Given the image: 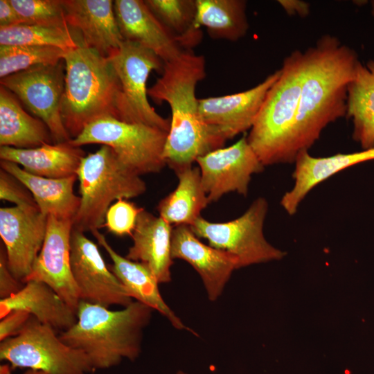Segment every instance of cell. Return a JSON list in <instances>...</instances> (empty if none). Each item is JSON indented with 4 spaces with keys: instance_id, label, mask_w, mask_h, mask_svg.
Returning <instances> with one entry per match:
<instances>
[{
    "instance_id": "60d3db41",
    "label": "cell",
    "mask_w": 374,
    "mask_h": 374,
    "mask_svg": "<svg viewBox=\"0 0 374 374\" xmlns=\"http://www.w3.org/2000/svg\"><path fill=\"white\" fill-rule=\"evenodd\" d=\"M371 14L374 17V0L371 1Z\"/></svg>"
},
{
    "instance_id": "1f68e13d",
    "label": "cell",
    "mask_w": 374,
    "mask_h": 374,
    "mask_svg": "<svg viewBox=\"0 0 374 374\" xmlns=\"http://www.w3.org/2000/svg\"><path fill=\"white\" fill-rule=\"evenodd\" d=\"M66 52L49 46H0V77L35 66L57 64L64 60Z\"/></svg>"
},
{
    "instance_id": "83f0119b",
    "label": "cell",
    "mask_w": 374,
    "mask_h": 374,
    "mask_svg": "<svg viewBox=\"0 0 374 374\" xmlns=\"http://www.w3.org/2000/svg\"><path fill=\"white\" fill-rule=\"evenodd\" d=\"M352 137L363 150L374 148V60L358 63L347 89L346 114Z\"/></svg>"
},
{
    "instance_id": "f35d334b",
    "label": "cell",
    "mask_w": 374,
    "mask_h": 374,
    "mask_svg": "<svg viewBox=\"0 0 374 374\" xmlns=\"http://www.w3.org/2000/svg\"><path fill=\"white\" fill-rule=\"evenodd\" d=\"M290 16L305 17L310 14V4L301 0H279L277 1Z\"/></svg>"
},
{
    "instance_id": "9c48e42d",
    "label": "cell",
    "mask_w": 374,
    "mask_h": 374,
    "mask_svg": "<svg viewBox=\"0 0 374 374\" xmlns=\"http://www.w3.org/2000/svg\"><path fill=\"white\" fill-rule=\"evenodd\" d=\"M268 211L265 198L258 197L239 217L225 222H211L199 217L190 226L209 245L234 256L238 269L283 259L287 254L269 244L263 234Z\"/></svg>"
},
{
    "instance_id": "4fadbf2b",
    "label": "cell",
    "mask_w": 374,
    "mask_h": 374,
    "mask_svg": "<svg viewBox=\"0 0 374 374\" xmlns=\"http://www.w3.org/2000/svg\"><path fill=\"white\" fill-rule=\"evenodd\" d=\"M196 162L210 202L232 192L246 196L251 176L265 168L245 134L232 145L215 150L198 158Z\"/></svg>"
},
{
    "instance_id": "9a60e30c",
    "label": "cell",
    "mask_w": 374,
    "mask_h": 374,
    "mask_svg": "<svg viewBox=\"0 0 374 374\" xmlns=\"http://www.w3.org/2000/svg\"><path fill=\"white\" fill-rule=\"evenodd\" d=\"M73 222L48 216L42 248L24 283L30 280L50 286L77 312L80 301L71 267V235Z\"/></svg>"
},
{
    "instance_id": "484cf974",
    "label": "cell",
    "mask_w": 374,
    "mask_h": 374,
    "mask_svg": "<svg viewBox=\"0 0 374 374\" xmlns=\"http://www.w3.org/2000/svg\"><path fill=\"white\" fill-rule=\"evenodd\" d=\"M47 143H53V141L46 124L28 114L17 96L1 85V146L33 148Z\"/></svg>"
},
{
    "instance_id": "44dd1931",
    "label": "cell",
    "mask_w": 374,
    "mask_h": 374,
    "mask_svg": "<svg viewBox=\"0 0 374 374\" xmlns=\"http://www.w3.org/2000/svg\"><path fill=\"white\" fill-rule=\"evenodd\" d=\"M172 226L144 208L140 211L126 258L148 266L159 283L171 281Z\"/></svg>"
},
{
    "instance_id": "d590c367",
    "label": "cell",
    "mask_w": 374,
    "mask_h": 374,
    "mask_svg": "<svg viewBox=\"0 0 374 374\" xmlns=\"http://www.w3.org/2000/svg\"><path fill=\"white\" fill-rule=\"evenodd\" d=\"M24 283L18 280L11 273L8 266L6 251L4 246L0 248V298L10 296L18 292Z\"/></svg>"
},
{
    "instance_id": "ab89813d",
    "label": "cell",
    "mask_w": 374,
    "mask_h": 374,
    "mask_svg": "<svg viewBox=\"0 0 374 374\" xmlns=\"http://www.w3.org/2000/svg\"><path fill=\"white\" fill-rule=\"evenodd\" d=\"M0 374H10V366L8 364L1 365ZM24 374H46L43 371L28 369Z\"/></svg>"
},
{
    "instance_id": "d6986e66",
    "label": "cell",
    "mask_w": 374,
    "mask_h": 374,
    "mask_svg": "<svg viewBox=\"0 0 374 374\" xmlns=\"http://www.w3.org/2000/svg\"><path fill=\"white\" fill-rule=\"evenodd\" d=\"M66 23L80 31L82 46L104 57L117 49L124 39L112 0H62Z\"/></svg>"
},
{
    "instance_id": "8992f818",
    "label": "cell",
    "mask_w": 374,
    "mask_h": 374,
    "mask_svg": "<svg viewBox=\"0 0 374 374\" xmlns=\"http://www.w3.org/2000/svg\"><path fill=\"white\" fill-rule=\"evenodd\" d=\"M77 177L80 204L73 229L84 233L104 226L112 202L139 197L146 190L140 175L124 166L107 145L82 159Z\"/></svg>"
},
{
    "instance_id": "ba28073f",
    "label": "cell",
    "mask_w": 374,
    "mask_h": 374,
    "mask_svg": "<svg viewBox=\"0 0 374 374\" xmlns=\"http://www.w3.org/2000/svg\"><path fill=\"white\" fill-rule=\"evenodd\" d=\"M0 359L12 368L46 374H88L94 370L84 352L64 343L57 331L32 315L18 335L1 341Z\"/></svg>"
},
{
    "instance_id": "4dcf8cb0",
    "label": "cell",
    "mask_w": 374,
    "mask_h": 374,
    "mask_svg": "<svg viewBox=\"0 0 374 374\" xmlns=\"http://www.w3.org/2000/svg\"><path fill=\"white\" fill-rule=\"evenodd\" d=\"M0 46H49L68 51L78 44L69 29L20 24L0 26Z\"/></svg>"
},
{
    "instance_id": "cb8c5ba5",
    "label": "cell",
    "mask_w": 374,
    "mask_h": 374,
    "mask_svg": "<svg viewBox=\"0 0 374 374\" xmlns=\"http://www.w3.org/2000/svg\"><path fill=\"white\" fill-rule=\"evenodd\" d=\"M85 156L81 147L71 145L69 141L33 148H0L1 160L15 163L30 174L54 179L77 175Z\"/></svg>"
},
{
    "instance_id": "2e32d148",
    "label": "cell",
    "mask_w": 374,
    "mask_h": 374,
    "mask_svg": "<svg viewBox=\"0 0 374 374\" xmlns=\"http://www.w3.org/2000/svg\"><path fill=\"white\" fill-rule=\"evenodd\" d=\"M280 73L279 69L256 86L242 92L199 99L202 119L226 140L250 130Z\"/></svg>"
},
{
    "instance_id": "d4e9b609",
    "label": "cell",
    "mask_w": 374,
    "mask_h": 374,
    "mask_svg": "<svg viewBox=\"0 0 374 374\" xmlns=\"http://www.w3.org/2000/svg\"><path fill=\"white\" fill-rule=\"evenodd\" d=\"M0 166L28 188L43 215L73 222L80 204V196L73 191L77 175L47 178L30 174L10 161L1 160Z\"/></svg>"
},
{
    "instance_id": "6da1fadb",
    "label": "cell",
    "mask_w": 374,
    "mask_h": 374,
    "mask_svg": "<svg viewBox=\"0 0 374 374\" xmlns=\"http://www.w3.org/2000/svg\"><path fill=\"white\" fill-rule=\"evenodd\" d=\"M305 66L290 157L308 151L330 123L346 114L348 84L359 60L352 48L335 36H321L304 51Z\"/></svg>"
},
{
    "instance_id": "8fae6325",
    "label": "cell",
    "mask_w": 374,
    "mask_h": 374,
    "mask_svg": "<svg viewBox=\"0 0 374 374\" xmlns=\"http://www.w3.org/2000/svg\"><path fill=\"white\" fill-rule=\"evenodd\" d=\"M62 62L38 65L3 78L0 84L48 128L53 143L71 140L62 118L65 73Z\"/></svg>"
},
{
    "instance_id": "ac0fdd59",
    "label": "cell",
    "mask_w": 374,
    "mask_h": 374,
    "mask_svg": "<svg viewBox=\"0 0 374 374\" xmlns=\"http://www.w3.org/2000/svg\"><path fill=\"white\" fill-rule=\"evenodd\" d=\"M114 10L124 41L149 49L163 62L177 58L184 51L145 1L116 0Z\"/></svg>"
},
{
    "instance_id": "b9f144b4",
    "label": "cell",
    "mask_w": 374,
    "mask_h": 374,
    "mask_svg": "<svg viewBox=\"0 0 374 374\" xmlns=\"http://www.w3.org/2000/svg\"><path fill=\"white\" fill-rule=\"evenodd\" d=\"M177 374H186V373H185L184 372L180 371L177 372Z\"/></svg>"
},
{
    "instance_id": "7c38bea8",
    "label": "cell",
    "mask_w": 374,
    "mask_h": 374,
    "mask_svg": "<svg viewBox=\"0 0 374 374\" xmlns=\"http://www.w3.org/2000/svg\"><path fill=\"white\" fill-rule=\"evenodd\" d=\"M71 267L80 301L107 308L125 307L133 301L107 267L97 245L75 229L71 235Z\"/></svg>"
},
{
    "instance_id": "7a4b0ae2",
    "label": "cell",
    "mask_w": 374,
    "mask_h": 374,
    "mask_svg": "<svg viewBox=\"0 0 374 374\" xmlns=\"http://www.w3.org/2000/svg\"><path fill=\"white\" fill-rule=\"evenodd\" d=\"M205 76L204 57L184 50L177 58L164 62L161 77L148 89V96L156 103L166 102L170 107L163 157L175 172L192 166L198 158L222 148L226 141L201 118L195 89Z\"/></svg>"
},
{
    "instance_id": "8d00e7d4",
    "label": "cell",
    "mask_w": 374,
    "mask_h": 374,
    "mask_svg": "<svg viewBox=\"0 0 374 374\" xmlns=\"http://www.w3.org/2000/svg\"><path fill=\"white\" fill-rule=\"evenodd\" d=\"M31 315L24 310H14L1 319L0 341L18 335Z\"/></svg>"
},
{
    "instance_id": "f1b7e54d",
    "label": "cell",
    "mask_w": 374,
    "mask_h": 374,
    "mask_svg": "<svg viewBox=\"0 0 374 374\" xmlns=\"http://www.w3.org/2000/svg\"><path fill=\"white\" fill-rule=\"evenodd\" d=\"M246 8L244 0H196L194 26L205 27L212 38L238 41L249 29Z\"/></svg>"
},
{
    "instance_id": "3957f363",
    "label": "cell",
    "mask_w": 374,
    "mask_h": 374,
    "mask_svg": "<svg viewBox=\"0 0 374 374\" xmlns=\"http://www.w3.org/2000/svg\"><path fill=\"white\" fill-rule=\"evenodd\" d=\"M152 311L137 301L119 310L80 301L77 321L59 337L84 352L94 370L110 368L123 359L134 361L139 356Z\"/></svg>"
},
{
    "instance_id": "603a6c76",
    "label": "cell",
    "mask_w": 374,
    "mask_h": 374,
    "mask_svg": "<svg viewBox=\"0 0 374 374\" xmlns=\"http://www.w3.org/2000/svg\"><path fill=\"white\" fill-rule=\"evenodd\" d=\"M14 310H24L60 332L77 321L76 311L50 286L35 280L26 281L16 294L0 299V319Z\"/></svg>"
},
{
    "instance_id": "74e56055",
    "label": "cell",
    "mask_w": 374,
    "mask_h": 374,
    "mask_svg": "<svg viewBox=\"0 0 374 374\" xmlns=\"http://www.w3.org/2000/svg\"><path fill=\"white\" fill-rule=\"evenodd\" d=\"M20 24H26V23L12 6L10 0H0V26Z\"/></svg>"
},
{
    "instance_id": "e0dca14e",
    "label": "cell",
    "mask_w": 374,
    "mask_h": 374,
    "mask_svg": "<svg viewBox=\"0 0 374 374\" xmlns=\"http://www.w3.org/2000/svg\"><path fill=\"white\" fill-rule=\"evenodd\" d=\"M171 255L172 259L184 260L196 270L212 301L221 295L233 271L238 269L234 256L204 244L188 225L172 229Z\"/></svg>"
},
{
    "instance_id": "7402d4cb",
    "label": "cell",
    "mask_w": 374,
    "mask_h": 374,
    "mask_svg": "<svg viewBox=\"0 0 374 374\" xmlns=\"http://www.w3.org/2000/svg\"><path fill=\"white\" fill-rule=\"evenodd\" d=\"M91 233L109 256L112 261L109 269L120 280L132 299H135L136 301L159 312L175 328L188 329L164 301L159 289V283L148 266L118 254L98 230Z\"/></svg>"
},
{
    "instance_id": "e575fe53",
    "label": "cell",
    "mask_w": 374,
    "mask_h": 374,
    "mask_svg": "<svg viewBox=\"0 0 374 374\" xmlns=\"http://www.w3.org/2000/svg\"><path fill=\"white\" fill-rule=\"evenodd\" d=\"M0 199L14 203L16 206L37 207L28 188L15 177L1 168L0 170Z\"/></svg>"
},
{
    "instance_id": "f546056e",
    "label": "cell",
    "mask_w": 374,
    "mask_h": 374,
    "mask_svg": "<svg viewBox=\"0 0 374 374\" xmlns=\"http://www.w3.org/2000/svg\"><path fill=\"white\" fill-rule=\"evenodd\" d=\"M147 6L184 50H192L202 40L194 26L196 0H145Z\"/></svg>"
},
{
    "instance_id": "4316f807",
    "label": "cell",
    "mask_w": 374,
    "mask_h": 374,
    "mask_svg": "<svg viewBox=\"0 0 374 374\" xmlns=\"http://www.w3.org/2000/svg\"><path fill=\"white\" fill-rule=\"evenodd\" d=\"M175 172L178 185L159 202L157 211L171 225L190 226L211 202L203 188L199 168L188 166Z\"/></svg>"
},
{
    "instance_id": "30bf717a",
    "label": "cell",
    "mask_w": 374,
    "mask_h": 374,
    "mask_svg": "<svg viewBox=\"0 0 374 374\" xmlns=\"http://www.w3.org/2000/svg\"><path fill=\"white\" fill-rule=\"evenodd\" d=\"M107 57L121 85L125 122L144 124L168 132L170 120L157 114L148 100L149 75L152 71L162 73L163 61L149 49L127 41Z\"/></svg>"
},
{
    "instance_id": "277c9868",
    "label": "cell",
    "mask_w": 374,
    "mask_h": 374,
    "mask_svg": "<svg viewBox=\"0 0 374 374\" xmlns=\"http://www.w3.org/2000/svg\"><path fill=\"white\" fill-rule=\"evenodd\" d=\"M62 118L71 139L92 122L111 116L125 122L120 80L108 57L78 44L66 52Z\"/></svg>"
},
{
    "instance_id": "52a82bcc",
    "label": "cell",
    "mask_w": 374,
    "mask_h": 374,
    "mask_svg": "<svg viewBox=\"0 0 374 374\" xmlns=\"http://www.w3.org/2000/svg\"><path fill=\"white\" fill-rule=\"evenodd\" d=\"M167 132L107 116L88 125L69 143L77 147L101 144L111 148L120 161L139 175L161 171Z\"/></svg>"
},
{
    "instance_id": "ffe728a7",
    "label": "cell",
    "mask_w": 374,
    "mask_h": 374,
    "mask_svg": "<svg viewBox=\"0 0 374 374\" xmlns=\"http://www.w3.org/2000/svg\"><path fill=\"white\" fill-rule=\"evenodd\" d=\"M371 160H374V148L325 157L301 152L294 161V185L283 195L280 205L287 214L294 215L301 202L319 184L347 168Z\"/></svg>"
},
{
    "instance_id": "836d02e7",
    "label": "cell",
    "mask_w": 374,
    "mask_h": 374,
    "mask_svg": "<svg viewBox=\"0 0 374 374\" xmlns=\"http://www.w3.org/2000/svg\"><path fill=\"white\" fill-rule=\"evenodd\" d=\"M142 208L125 199H118L108 208L104 226L114 235L132 236Z\"/></svg>"
},
{
    "instance_id": "5bb4252c",
    "label": "cell",
    "mask_w": 374,
    "mask_h": 374,
    "mask_svg": "<svg viewBox=\"0 0 374 374\" xmlns=\"http://www.w3.org/2000/svg\"><path fill=\"white\" fill-rule=\"evenodd\" d=\"M48 217L37 207H4L0 209V235L6 249L9 269L24 283L42 248Z\"/></svg>"
},
{
    "instance_id": "d6a6232c",
    "label": "cell",
    "mask_w": 374,
    "mask_h": 374,
    "mask_svg": "<svg viewBox=\"0 0 374 374\" xmlns=\"http://www.w3.org/2000/svg\"><path fill=\"white\" fill-rule=\"evenodd\" d=\"M26 24L69 29L62 0H10Z\"/></svg>"
},
{
    "instance_id": "5b68a950",
    "label": "cell",
    "mask_w": 374,
    "mask_h": 374,
    "mask_svg": "<svg viewBox=\"0 0 374 374\" xmlns=\"http://www.w3.org/2000/svg\"><path fill=\"white\" fill-rule=\"evenodd\" d=\"M305 54L292 51L283 60L278 80L269 89L247 141L264 166L292 163L290 143L298 111Z\"/></svg>"
}]
</instances>
